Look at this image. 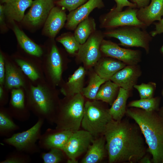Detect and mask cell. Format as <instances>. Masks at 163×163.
Here are the masks:
<instances>
[{"mask_svg":"<svg viewBox=\"0 0 163 163\" xmlns=\"http://www.w3.org/2000/svg\"><path fill=\"white\" fill-rule=\"evenodd\" d=\"M104 135L94 138L82 158V163H97L102 161L107 155Z\"/></svg>","mask_w":163,"mask_h":163,"instance_id":"cell-18","label":"cell"},{"mask_svg":"<svg viewBox=\"0 0 163 163\" xmlns=\"http://www.w3.org/2000/svg\"><path fill=\"white\" fill-rule=\"evenodd\" d=\"M5 15L4 5H0V23L1 25L4 23V15Z\"/></svg>","mask_w":163,"mask_h":163,"instance_id":"cell-42","label":"cell"},{"mask_svg":"<svg viewBox=\"0 0 163 163\" xmlns=\"http://www.w3.org/2000/svg\"><path fill=\"white\" fill-rule=\"evenodd\" d=\"M130 91L120 87L117 96L109 109L112 119L119 121L126 114L127 101L130 96Z\"/></svg>","mask_w":163,"mask_h":163,"instance_id":"cell-22","label":"cell"},{"mask_svg":"<svg viewBox=\"0 0 163 163\" xmlns=\"http://www.w3.org/2000/svg\"><path fill=\"white\" fill-rule=\"evenodd\" d=\"M31 110L38 118L52 124L56 113L53 98L50 93L40 85L32 86L29 97Z\"/></svg>","mask_w":163,"mask_h":163,"instance_id":"cell-6","label":"cell"},{"mask_svg":"<svg viewBox=\"0 0 163 163\" xmlns=\"http://www.w3.org/2000/svg\"><path fill=\"white\" fill-rule=\"evenodd\" d=\"M9 111L1 110L0 112V134L2 136H8L19 128L14 122Z\"/></svg>","mask_w":163,"mask_h":163,"instance_id":"cell-28","label":"cell"},{"mask_svg":"<svg viewBox=\"0 0 163 163\" xmlns=\"http://www.w3.org/2000/svg\"><path fill=\"white\" fill-rule=\"evenodd\" d=\"M104 37L103 33L96 30L85 43L81 44L77 56L86 66H94L101 59L100 46Z\"/></svg>","mask_w":163,"mask_h":163,"instance_id":"cell-9","label":"cell"},{"mask_svg":"<svg viewBox=\"0 0 163 163\" xmlns=\"http://www.w3.org/2000/svg\"><path fill=\"white\" fill-rule=\"evenodd\" d=\"M88 0H59L55 2L58 6L66 9L69 12L86 3Z\"/></svg>","mask_w":163,"mask_h":163,"instance_id":"cell-37","label":"cell"},{"mask_svg":"<svg viewBox=\"0 0 163 163\" xmlns=\"http://www.w3.org/2000/svg\"><path fill=\"white\" fill-rule=\"evenodd\" d=\"M126 114L139 127L154 163H163V117L157 111H147L134 107L127 108Z\"/></svg>","mask_w":163,"mask_h":163,"instance_id":"cell-2","label":"cell"},{"mask_svg":"<svg viewBox=\"0 0 163 163\" xmlns=\"http://www.w3.org/2000/svg\"><path fill=\"white\" fill-rule=\"evenodd\" d=\"M160 103L159 97H153L132 101L129 103L128 106L140 108L147 111L158 112L159 110Z\"/></svg>","mask_w":163,"mask_h":163,"instance_id":"cell-31","label":"cell"},{"mask_svg":"<svg viewBox=\"0 0 163 163\" xmlns=\"http://www.w3.org/2000/svg\"><path fill=\"white\" fill-rule=\"evenodd\" d=\"M104 135L110 163L139 162L146 154L145 141L136 123L126 119H112L107 124Z\"/></svg>","mask_w":163,"mask_h":163,"instance_id":"cell-1","label":"cell"},{"mask_svg":"<svg viewBox=\"0 0 163 163\" xmlns=\"http://www.w3.org/2000/svg\"><path fill=\"white\" fill-rule=\"evenodd\" d=\"M142 74L141 68L138 64L126 65L116 73L110 80L120 87L130 91L137 84Z\"/></svg>","mask_w":163,"mask_h":163,"instance_id":"cell-14","label":"cell"},{"mask_svg":"<svg viewBox=\"0 0 163 163\" xmlns=\"http://www.w3.org/2000/svg\"><path fill=\"white\" fill-rule=\"evenodd\" d=\"M71 98L56 111L54 123L56 129L74 133L79 130L84 111V99L81 93Z\"/></svg>","mask_w":163,"mask_h":163,"instance_id":"cell-3","label":"cell"},{"mask_svg":"<svg viewBox=\"0 0 163 163\" xmlns=\"http://www.w3.org/2000/svg\"><path fill=\"white\" fill-rule=\"evenodd\" d=\"M94 137L85 130L72 133L62 151L68 158V163H77L76 158L87 151Z\"/></svg>","mask_w":163,"mask_h":163,"instance_id":"cell-11","label":"cell"},{"mask_svg":"<svg viewBox=\"0 0 163 163\" xmlns=\"http://www.w3.org/2000/svg\"><path fill=\"white\" fill-rule=\"evenodd\" d=\"M5 82L9 88H19L24 85L23 80L15 68L10 63L5 65Z\"/></svg>","mask_w":163,"mask_h":163,"instance_id":"cell-30","label":"cell"},{"mask_svg":"<svg viewBox=\"0 0 163 163\" xmlns=\"http://www.w3.org/2000/svg\"><path fill=\"white\" fill-rule=\"evenodd\" d=\"M104 37L118 40L119 44L126 47H140L146 53L150 51V43L152 37L145 29L134 26H127L106 29L103 33Z\"/></svg>","mask_w":163,"mask_h":163,"instance_id":"cell-5","label":"cell"},{"mask_svg":"<svg viewBox=\"0 0 163 163\" xmlns=\"http://www.w3.org/2000/svg\"><path fill=\"white\" fill-rule=\"evenodd\" d=\"M73 132L71 131L48 129L39 140L40 148L50 150L53 148L63 150Z\"/></svg>","mask_w":163,"mask_h":163,"instance_id":"cell-13","label":"cell"},{"mask_svg":"<svg viewBox=\"0 0 163 163\" xmlns=\"http://www.w3.org/2000/svg\"><path fill=\"white\" fill-rule=\"evenodd\" d=\"M15 61L24 74L31 80L35 81L39 78L37 72L30 64L21 59H17Z\"/></svg>","mask_w":163,"mask_h":163,"instance_id":"cell-36","label":"cell"},{"mask_svg":"<svg viewBox=\"0 0 163 163\" xmlns=\"http://www.w3.org/2000/svg\"><path fill=\"white\" fill-rule=\"evenodd\" d=\"M106 81L101 78L96 73L93 74L90 78L88 86L83 88L82 94L89 99L95 100L100 88Z\"/></svg>","mask_w":163,"mask_h":163,"instance_id":"cell-29","label":"cell"},{"mask_svg":"<svg viewBox=\"0 0 163 163\" xmlns=\"http://www.w3.org/2000/svg\"><path fill=\"white\" fill-rule=\"evenodd\" d=\"M136 8L128 7L121 11H117L113 8L102 16L100 19V26L106 29L127 26H134L142 29L147 27L137 17Z\"/></svg>","mask_w":163,"mask_h":163,"instance_id":"cell-8","label":"cell"},{"mask_svg":"<svg viewBox=\"0 0 163 163\" xmlns=\"http://www.w3.org/2000/svg\"><path fill=\"white\" fill-rule=\"evenodd\" d=\"M120 88L111 80H107L100 88L95 100L101 101L111 105L117 96Z\"/></svg>","mask_w":163,"mask_h":163,"instance_id":"cell-24","label":"cell"},{"mask_svg":"<svg viewBox=\"0 0 163 163\" xmlns=\"http://www.w3.org/2000/svg\"><path fill=\"white\" fill-rule=\"evenodd\" d=\"M10 102L14 110L9 112L13 117L20 121L28 120L30 115L28 111L25 110L24 95L22 90H12Z\"/></svg>","mask_w":163,"mask_h":163,"instance_id":"cell-21","label":"cell"},{"mask_svg":"<svg viewBox=\"0 0 163 163\" xmlns=\"http://www.w3.org/2000/svg\"><path fill=\"white\" fill-rule=\"evenodd\" d=\"M47 153H43L41 157L44 163H58L64 158L65 154L63 151L56 148H51Z\"/></svg>","mask_w":163,"mask_h":163,"instance_id":"cell-33","label":"cell"},{"mask_svg":"<svg viewBox=\"0 0 163 163\" xmlns=\"http://www.w3.org/2000/svg\"><path fill=\"white\" fill-rule=\"evenodd\" d=\"M95 65L96 73L102 78L107 81L126 65L120 60L107 57L100 59Z\"/></svg>","mask_w":163,"mask_h":163,"instance_id":"cell-19","label":"cell"},{"mask_svg":"<svg viewBox=\"0 0 163 163\" xmlns=\"http://www.w3.org/2000/svg\"><path fill=\"white\" fill-rule=\"evenodd\" d=\"M50 72L53 81L57 82L61 80L62 71L61 57L56 46L52 45L49 57Z\"/></svg>","mask_w":163,"mask_h":163,"instance_id":"cell-26","label":"cell"},{"mask_svg":"<svg viewBox=\"0 0 163 163\" xmlns=\"http://www.w3.org/2000/svg\"><path fill=\"white\" fill-rule=\"evenodd\" d=\"M30 157L27 154L17 151L9 154L5 160L0 163H27L30 162Z\"/></svg>","mask_w":163,"mask_h":163,"instance_id":"cell-35","label":"cell"},{"mask_svg":"<svg viewBox=\"0 0 163 163\" xmlns=\"http://www.w3.org/2000/svg\"><path fill=\"white\" fill-rule=\"evenodd\" d=\"M134 4L138 9L145 7L148 5L151 0H128Z\"/></svg>","mask_w":163,"mask_h":163,"instance_id":"cell-41","label":"cell"},{"mask_svg":"<svg viewBox=\"0 0 163 163\" xmlns=\"http://www.w3.org/2000/svg\"><path fill=\"white\" fill-rule=\"evenodd\" d=\"M104 7L103 0H88L76 9L69 12L67 15L66 28L70 30H75L78 24L88 17L94 9Z\"/></svg>","mask_w":163,"mask_h":163,"instance_id":"cell-15","label":"cell"},{"mask_svg":"<svg viewBox=\"0 0 163 163\" xmlns=\"http://www.w3.org/2000/svg\"><path fill=\"white\" fill-rule=\"evenodd\" d=\"M140 163H150L152 162V159L149 156L145 155L139 161Z\"/></svg>","mask_w":163,"mask_h":163,"instance_id":"cell-43","label":"cell"},{"mask_svg":"<svg viewBox=\"0 0 163 163\" xmlns=\"http://www.w3.org/2000/svg\"><path fill=\"white\" fill-rule=\"evenodd\" d=\"M13 30L17 41L21 47L28 53L37 57L43 53L41 47L30 39L16 25H14Z\"/></svg>","mask_w":163,"mask_h":163,"instance_id":"cell-23","label":"cell"},{"mask_svg":"<svg viewBox=\"0 0 163 163\" xmlns=\"http://www.w3.org/2000/svg\"><path fill=\"white\" fill-rule=\"evenodd\" d=\"M96 30V24L94 19L88 17L78 24L75 29L74 35L78 41L82 44Z\"/></svg>","mask_w":163,"mask_h":163,"instance_id":"cell-25","label":"cell"},{"mask_svg":"<svg viewBox=\"0 0 163 163\" xmlns=\"http://www.w3.org/2000/svg\"><path fill=\"white\" fill-rule=\"evenodd\" d=\"M57 40L61 43L66 51L70 54H73L79 49L81 44L76 40L74 35L65 34L59 37Z\"/></svg>","mask_w":163,"mask_h":163,"instance_id":"cell-32","label":"cell"},{"mask_svg":"<svg viewBox=\"0 0 163 163\" xmlns=\"http://www.w3.org/2000/svg\"><path fill=\"white\" fill-rule=\"evenodd\" d=\"M100 50L106 57L120 60L126 65L138 64L142 61V54L140 50L123 48L109 40H103Z\"/></svg>","mask_w":163,"mask_h":163,"instance_id":"cell-10","label":"cell"},{"mask_svg":"<svg viewBox=\"0 0 163 163\" xmlns=\"http://www.w3.org/2000/svg\"><path fill=\"white\" fill-rule=\"evenodd\" d=\"M0 2L2 3H5L7 2L9 0H0Z\"/></svg>","mask_w":163,"mask_h":163,"instance_id":"cell-47","label":"cell"},{"mask_svg":"<svg viewBox=\"0 0 163 163\" xmlns=\"http://www.w3.org/2000/svg\"><path fill=\"white\" fill-rule=\"evenodd\" d=\"M4 92L3 90L2 87L1 86L0 87V99L2 100L3 97Z\"/></svg>","mask_w":163,"mask_h":163,"instance_id":"cell-44","label":"cell"},{"mask_svg":"<svg viewBox=\"0 0 163 163\" xmlns=\"http://www.w3.org/2000/svg\"><path fill=\"white\" fill-rule=\"evenodd\" d=\"M112 119L109 109L100 102L87 101L85 104L81 126L96 138L104 135L107 124Z\"/></svg>","mask_w":163,"mask_h":163,"instance_id":"cell-4","label":"cell"},{"mask_svg":"<svg viewBox=\"0 0 163 163\" xmlns=\"http://www.w3.org/2000/svg\"><path fill=\"white\" fill-rule=\"evenodd\" d=\"M116 3V6L113 8L117 11H121L125 7L136 8V5L128 0H114Z\"/></svg>","mask_w":163,"mask_h":163,"instance_id":"cell-38","label":"cell"},{"mask_svg":"<svg viewBox=\"0 0 163 163\" xmlns=\"http://www.w3.org/2000/svg\"><path fill=\"white\" fill-rule=\"evenodd\" d=\"M45 120L38 118L37 123L27 130L14 133L3 141L12 146L16 150L27 154H33L40 152V148L36 144L41 136V129Z\"/></svg>","mask_w":163,"mask_h":163,"instance_id":"cell-7","label":"cell"},{"mask_svg":"<svg viewBox=\"0 0 163 163\" xmlns=\"http://www.w3.org/2000/svg\"><path fill=\"white\" fill-rule=\"evenodd\" d=\"M5 63L4 57L2 54H0V83L3 84L5 80Z\"/></svg>","mask_w":163,"mask_h":163,"instance_id":"cell-40","label":"cell"},{"mask_svg":"<svg viewBox=\"0 0 163 163\" xmlns=\"http://www.w3.org/2000/svg\"><path fill=\"white\" fill-rule=\"evenodd\" d=\"M85 71L84 67L80 66L70 77L67 83L68 95L72 96L78 93H82Z\"/></svg>","mask_w":163,"mask_h":163,"instance_id":"cell-27","label":"cell"},{"mask_svg":"<svg viewBox=\"0 0 163 163\" xmlns=\"http://www.w3.org/2000/svg\"><path fill=\"white\" fill-rule=\"evenodd\" d=\"M162 94L163 97V89L162 91ZM158 113L162 116L163 117V106L161 109H159Z\"/></svg>","mask_w":163,"mask_h":163,"instance_id":"cell-45","label":"cell"},{"mask_svg":"<svg viewBox=\"0 0 163 163\" xmlns=\"http://www.w3.org/2000/svg\"><path fill=\"white\" fill-rule=\"evenodd\" d=\"M67 18L64 10L60 6H54L45 21L43 32L49 37H55L64 26Z\"/></svg>","mask_w":163,"mask_h":163,"instance_id":"cell-16","label":"cell"},{"mask_svg":"<svg viewBox=\"0 0 163 163\" xmlns=\"http://www.w3.org/2000/svg\"><path fill=\"white\" fill-rule=\"evenodd\" d=\"M153 24L155 25V29L150 33V35L152 37L163 33V16L160 21H158L157 22L154 23Z\"/></svg>","mask_w":163,"mask_h":163,"instance_id":"cell-39","label":"cell"},{"mask_svg":"<svg viewBox=\"0 0 163 163\" xmlns=\"http://www.w3.org/2000/svg\"><path fill=\"white\" fill-rule=\"evenodd\" d=\"M163 16V0H151L147 6L138 9L137 17L147 27Z\"/></svg>","mask_w":163,"mask_h":163,"instance_id":"cell-17","label":"cell"},{"mask_svg":"<svg viewBox=\"0 0 163 163\" xmlns=\"http://www.w3.org/2000/svg\"><path fill=\"white\" fill-rule=\"evenodd\" d=\"M156 88V83L152 82H149L147 83H142L140 85L136 84L134 86V88L139 92L140 98L153 97Z\"/></svg>","mask_w":163,"mask_h":163,"instance_id":"cell-34","label":"cell"},{"mask_svg":"<svg viewBox=\"0 0 163 163\" xmlns=\"http://www.w3.org/2000/svg\"><path fill=\"white\" fill-rule=\"evenodd\" d=\"M160 52L161 53L163 56V44L160 49Z\"/></svg>","mask_w":163,"mask_h":163,"instance_id":"cell-46","label":"cell"},{"mask_svg":"<svg viewBox=\"0 0 163 163\" xmlns=\"http://www.w3.org/2000/svg\"><path fill=\"white\" fill-rule=\"evenodd\" d=\"M32 0H9L5 3V15L9 19L18 22L23 20L26 9L31 7Z\"/></svg>","mask_w":163,"mask_h":163,"instance_id":"cell-20","label":"cell"},{"mask_svg":"<svg viewBox=\"0 0 163 163\" xmlns=\"http://www.w3.org/2000/svg\"><path fill=\"white\" fill-rule=\"evenodd\" d=\"M54 6L53 0H34L23 20L29 25L37 26L45 21Z\"/></svg>","mask_w":163,"mask_h":163,"instance_id":"cell-12","label":"cell"}]
</instances>
